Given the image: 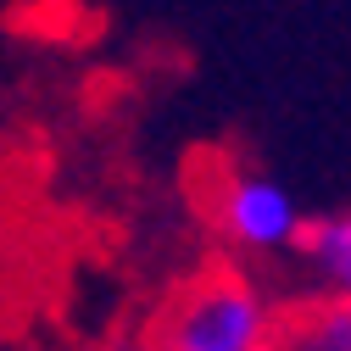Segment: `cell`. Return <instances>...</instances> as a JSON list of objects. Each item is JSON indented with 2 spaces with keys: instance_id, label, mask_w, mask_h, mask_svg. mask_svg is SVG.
<instances>
[{
  "instance_id": "obj_1",
  "label": "cell",
  "mask_w": 351,
  "mask_h": 351,
  "mask_svg": "<svg viewBox=\"0 0 351 351\" xmlns=\"http://www.w3.org/2000/svg\"><path fill=\"white\" fill-rule=\"evenodd\" d=\"M274 306L240 274H206L173 295L156 324V351H268Z\"/></svg>"
},
{
  "instance_id": "obj_2",
  "label": "cell",
  "mask_w": 351,
  "mask_h": 351,
  "mask_svg": "<svg viewBox=\"0 0 351 351\" xmlns=\"http://www.w3.org/2000/svg\"><path fill=\"white\" fill-rule=\"evenodd\" d=\"M212 217H217V234L251 256L295 251L301 229H306V212H301L295 190L279 184L274 173H234V179H223Z\"/></svg>"
},
{
  "instance_id": "obj_3",
  "label": "cell",
  "mask_w": 351,
  "mask_h": 351,
  "mask_svg": "<svg viewBox=\"0 0 351 351\" xmlns=\"http://www.w3.org/2000/svg\"><path fill=\"white\" fill-rule=\"evenodd\" d=\"M295 251L313 262V274H318L329 290L351 295V206L324 212V217H306Z\"/></svg>"
},
{
  "instance_id": "obj_4",
  "label": "cell",
  "mask_w": 351,
  "mask_h": 351,
  "mask_svg": "<svg viewBox=\"0 0 351 351\" xmlns=\"http://www.w3.org/2000/svg\"><path fill=\"white\" fill-rule=\"evenodd\" d=\"M306 351H351V295H340V306L313 329V346Z\"/></svg>"
}]
</instances>
